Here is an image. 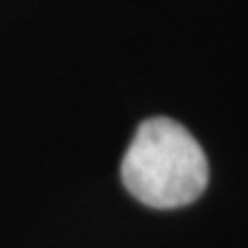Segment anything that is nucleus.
<instances>
[{"label":"nucleus","instance_id":"f257e3e1","mask_svg":"<svg viewBox=\"0 0 248 248\" xmlns=\"http://www.w3.org/2000/svg\"><path fill=\"white\" fill-rule=\"evenodd\" d=\"M209 166L200 142L170 117H150L136 129L122 159L129 193L154 209H175L207 188Z\"/></svg>","mask_w":248,"mask_h":248}]
</instances>
